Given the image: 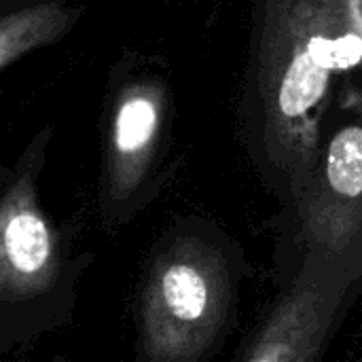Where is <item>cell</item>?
Returning <instances> with one entry per match:
<instances>
[{
  "mask_svg": "<svg viewBox=\"0 0 362 362\" xmlns=\"http://www.w3.org/2000/svg\"><path fill=\"white\" fill-rule=\"evenodd\" d=\"M361 291L362 250H303L233 362H322Z\"/></svg>",
  "mask_w": 362,
  "mask_h": 362,
  "instance_id": "2",
  "label": "cell"
},
{
  "mask_svg": "<svg viewBox=\"0 0 362 362\" xmlns=\"http://www.w3.org/2000/svg\"><path fill=\"white\" fill-rule=\"evenodd\" d=\"M62 269L59 238L23 174L0 197V305L49 293Z\"/></svg>",
  "mask_w": 362,
  "mask_h": 362,
  "instance_id": "4",
  "label": "cell"
},
{
  "mask_svg": "<svg viewBox=\"0 0 362 362\" xmlns=\"http://www.w3.org/2000/svg\"><path fill=\"white\" fill-rule=\"evenodd\" d=\"M303 250L348 255L362 250V129L344 125L320 148L318 163L295 202Z\"/></svg>",
  "mask_w": 362,
  "mask_h": 362,
  "instance_id": "3",
  "label": "cell"
},
{
  "mask_svg": "<svg viewBox=\"0 0 362 362\" xmlns=\"http://www.w3.org/2000/svg\"><path fill=\"white\" fill-rule=\"evenodd\" d=\"M0 362H2V361H0Z\"/></svg>",
  "mask_w": 362,
  "mask_h": 362,
  "instance_id": "6",
  "label": "cell"
},
{
  "mask_svg": "<svg viewBox=\"0 0 362 362\" xmlns=\"http://www.w3.org/2000/svg\"><path fill=\"white\" fill-rule=\"evenodd\" d=\"M242 257L197 223L153 248L136 295V362H210L235 322Z\"/></svg>",
  "mask_w": 362,
  "mask_h": 362,
  "instance_id": "1",
  "label": "cell"
},
{
  "mask_svg": "<svg viewBox=\"0 0 362 362\" xmlns=\"http://www.w3.org/2000/svg\"><path fill=\"white\" fill-rule=\"evenodd\" d=\"M352 362H361V361H358V358H354V361H352Z\"/></svg>",
  "mask_w": 362,
  "mask_h": 362,
  "instance_id": "5",
  "label": "cell"
}]
</instances>
